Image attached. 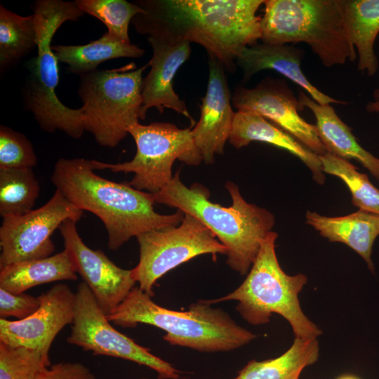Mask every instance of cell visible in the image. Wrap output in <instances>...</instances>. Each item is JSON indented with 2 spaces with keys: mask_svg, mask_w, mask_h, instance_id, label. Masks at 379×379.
Listing matches in <instances>:
<instances>
[{
  "mask_svg": "<svg viewBox=\"0 0 379 379\" xmlns=\"http://www.w3.org/2000/svg\"><path fill=\"white\" fill-rule=\"evenodd\" d=\"M265 0H142L143 12L132 20L136 32L170 42L185 41L202 46L230 72L237 59L261 39Z\"/></svg>",
  "mask_w": 379,
  "mask_h": 379,
  "instance_id": "cell-1",
  "label": "cell"
},
{
  "mask_svg": "<svg viewBox=\"0 0 379 379\" xmlns=\"http://www.w3.org/2000/svg\"><path fill=\"white\" fill-rule=\"evenodd\" d=\"M93 159H59L51 175L56 190L76 207L95 214L103 222L108 248L116 251L131 237L147 231L177 226L185 213L161 215L154 209L152 193L129 183L107 180L95 172Z\"/></svg>",
  "mask_w": 379,
  "mask_h": 379,
  "instance_id": "cell-2",
  "label": "cell"
},
{
  "mask_svg": "<svg viewBox=\"0 0 379 379\" xmlns=\"http://www.w3.org/2000/svg\"><path fill=\"white\" fill-rule=\"evenodd\" d=\"M225 187L232 205L224 207L209 200V192L201 185H185L176 172L171 182L152 194L155 203L187 213L204 224L227 250L226 263L241 275L247 274L267 234L275 224L274 215L266 208L248 203L239 187L227 182Z\"/></svg>",
  "mask_w": 379,
  "mask_h": 379,
  "instance_id": "cell-3",
  "label": "cell"
},
{
  "mask_svg": "<svg viewBox=\"0 0 379 379\" xmlns=\"http://www.w3.org/2000/svg\"><path fill=\"white\" fill-rule=\"evenodd\" d=\"M208 300L190 305L187 311L171 310L156 304L152 297L135 286L109 315L108 320L124 328L140 324L166 332L163 338L172 345L201 352H229L254 340L257 335L237 324L223 310Z\"/></svg>",
  "mask_w": 379,
  "mask_h": 379,
  "instance_id": "cell-4",
  "label": "cell"
},
{
  "mask_svg": "<svg viewBox=\"0 0 379 379\" xmlns=\"http://www.w3.org/2000/svg\"><path fill=\"white\" fill-rule=\"evenodd\" d=\"M264 5L262 43H305L326 67L357 59L345 24L343 0H265Z\"/></svg>",
  "mask_w": 379,
  "mask_h": 379,
  "instance_id": "cell-5",
  "label": "cell"
},
{
  "mask_svg": "<svg viewBox=\"0 0 379 379\" xmlns=\"http://www.w3.org/2000/svg\"><path fill=\"white\" fill-rule=\"evenodd\" d=\"M32 10L37 32V55L28 64L30 74L23 93L25 109L32 112L44 131L60 130L73 138H80L85 131L82 109L65 106L56 95L58 61L51 44L64 22L78 20L85 13L75 1L62 0H37Z\"/></svg>",
  "mask_w": 379,
  "mask_h": 379,
  "instance_id": "cell-6",
  "label": "cell"
},
{
  "mask_svg": "<svg viewBox=\"0 0 379 379\" xmlns=\"http://www.w3.org/2000/svg\"><path fill=\"white\" fill-rule=\"evenodd\" d=\"M277 237V233L272 231L265 238L239 287L223 297L208 301L211 304L237 301V311L254 326L265 324L273 314H279L288 321L295 338H317L322 332L304 314L298 298L307 277L301 273L288 275L282 270L275 251Z\"/></svg>",
  "mask_w": 379,
  "mask_h": 379,
  "instance_id": "cell-7",
  "label": "cell"
},
{
  "mask_svg": "<svg viewBox=\"0 0 379 379\" xmlns=\"http://www.w3.org/2000/svg\"><path fill=\"white\" fill-rule=\"evenodd\" d=\"M131 62L112 69H97L80 76L78 93L83 102L85 131L102 147H114L139 123L144 70Z\"/></svg>",
  "mask_w": 379,
  "mask_h": 379,
  "instance_id": "cell-8",
  "label": "cell"
},
{
  "mask_svg": "<svg viewBox=\"0 0 379 379\" xmlns=\"http://www.w3.org/2000/svg\"><path fill=\"white\" fill-rule=\"evenodd\" d=\"M128 132L136 145L131 161L108 164L94 160V165L95 170L133 173L128 183L138 190L154 194L165 187L173 179L172 166L176 159L192 166L203 161L190 128H179L166 122L138 123Z\"/></svg>",
  "mask_w": 379,
  "mask_h": 379,
  "instance_id": "cell-9",
  "label": "cell"
},
{
  "mask_svg": "<svg viewBox=\"0 0 379 379\" xmlns=\"http://www.w3.org/2000/svg\"><path fill=\"white\" fill-rule=\"evenodd\" d=\"M140 257L132 275L138 287L152 297L157 281L170 270L202 254H227V248L192 215L185 213L177 226L164 227L136 237Z\"/></svg>",
  "mask_w": 379,
  "mask_h": 379,
  "instance_id": "cell-10",
  "label": "cell"
},
{
  "mask_svg": "<svg viewBox=\"0 0 379 379\" xmlns=\"http://www.w3.org/2000/svg\"><path fill=\"white\" fill-rule=\"evenodd\" d=\"M75 296L74 321L67 338L69 344L95 355L120 358L145 366L156 371L159 379L180 377V372L171 364L115 329L84 281L78 285Z\"/></svg>",
  "mask_w": 379,
  "mask_h": 379,
  "instance_id": "cell-11",
  "label": "cell"
},
{
  "mask_svg": "<svg viewBox=\"0 0 379 379\" xmlns=\"http://www.w3.org/2000/svg\"><path fill=\"white\" fill-rule=\"evenodd\" d=\"M83 211L56 190L44 206L20 216L3 218L0 227V269L22 261L52 255L53 232L66 220L77 222Z\"/></svg>",
  "mask_w": 379,
  "mask_h": 379,
  "instance_id": "cell-12",
  "label": "cell"
},
{
  "mask_svg": "<svg viewBox=\"0 0 379 379\" xmlns=\"http://www.w3.org/2000/svg\"><path fill=\"white\" fill-rule=\"evenodd\" d=\"M232 105L237 111L264 117L319 156L326 153L315 125L300 116L298 112L305 108L284 79L268 77L252 88L237 87L232 93Z\"/></svg>",
  "mask_w": 379,
  "mask_h": 379,
  "instance_id": "cell-13",
  "label": "cell"
},
{
  "mask_svg": "<svg viewBox=\"0 0 379 379\" xmlns=\"http://www.w3.org/2000/svg\"><path fill=\"white\" fill-rule=\"evenodd\" d=\"M76 221L68 219L59 229L77 274L82 277L98 304L107 316L135 287L131 270L116 265L100 250L90 248L80 237Z\"/></svg>",
  "mask_w": 379,
  "mask_h": 379,
  "instance_id": "cell-14",
  "label": "cell"
},
{
  "mask_svg": "<svg viewBox=\"0 0 379 379\" xmlns=\"http://www.w3.org/2000/svg\"><path fill=\"white\" fill-rule=\"evenodd\" d=\"M39 297L40 307L27 318L14 321L0 319V342L36 350L49 357L57 335L73 323L76 296L67 285L58 284Z\"/></svg>",
  "mask_w": 379,
  "mask_h": 379,
  "instance_id": "cell-15",
  "label": "cell"
},
{
  "mask_svg": "<svg viewBox=\"0 0 379 379\" xmlns=\"http://www.w3.org/2000/svg\"><path fill=\"white\" fill-rule=\"evenodd\" d=\"M207 90L199 105L200 118L191 130L194 144L203 161L214 162L215 154H223L229 140L235 112L232 107L225 68L215 57L209 56Z\"/></svg>",
  "mask_w": 379,
  "mask_h": 379,
  "instance_id": "cell-16",
  "label": "cell"
},
{
  "mask_svg": "<svg viewBox=\"0 0 379 379\" xmlns=\"http://www.w3.org/2000/svg\"><path fill=\"white\" fill-rule=\"evenodd\" d=\"M153 54L149 62L150 70L143 78L140 119H144L147 110L156 107L159 113L168 108L193 120L186 107L173 90V79L179 68L189 59L190 43L185 41L170 42L166 40L148 37Z\"/></svg>",
  "mask_w": 379,
  "mask_h": 379,
  "instance_id": "cell-17",
  "label": "cell"
},
{
  "mask_svg": "<svg viewBox=\"0 0 379 379\" xmlns=\"http://www.w3.org/2000/svg\"><path fill=\"white\" fill-rule=\"evenodd\" d=\"M304 50L291 44L258 43L245 48L237 59L242 70L244 82L255 74L265 69L274 70L298 84L321 105L347 102L331 98L310 83L300 67Z\"/></svg>",
  "mask_w": 379,
  "mask_h": 379,
  "instance_id": "cell-18",
  "label": "cell"
},
{
  "mask_svg": "<svg viewBox=\"0 0 379 379\" xmlns=\"http://www.w3.org/2000/svg\"><path fill=\"white\" fill-rule=\"evenodd\" d=\"M230 143L239 149L253 141L272 145L298 157L310 170L313 180L319 185L326 180L319 155L293 135L264 117L252 112H235Z\"/></svg>",
  "mask_w": 379,
  "mask_h": 379,
  "instance_id": "cell-19",
  "label": "cell"
},
{
  "mask_svg": "<svg viewBox=\"0 0 379 379\" xmlns=\"http://www.w3.org/2000/svg\"><path fill=\"white\" fill-rule=\"evenodd\" d=\"M306 223L331 242L343 243L365 261L368 270L375 273L372 248L379 236V215L359 209L349 215L328 217L307 211Z\"/></svg>",
  "mask_w": 379,
  "mask_h": 379,
  "instance_id": "cell-20",
  "label": "cell"
},
{
  "mask_svg": "<svg viewBox=\"0 0 379 379\" xmlns=\"http://www.w3.org/2000/svg\"><path fill=\"white\" fill-rule=\"evenodd\" d=\"M301 105L310 109L316 119L318 136L326 152L346 160L354 159L379 180V158L363 148L331 105H321L302 91L298 98Z\"/></svg>",
  "mask_w": 379,
  "mask_h": 379,
  "instance_id": "cell-21",
  "label": "cell"
},
{
  "mask_svg": "<svg viewBox=\"0 0 379 379\" xmlns=\"http://www.w3.org/2000/svg\"><path fill=\"white\" fill-rule=\"evenodd\" d=\"M77 274L68 251L64 249L44 258L15 262L1 268L0 288L18 294L43 284L77 280Z\"/></svg>",
  "mask_w": 379,
  "mask_h": 379,
  "instance_id": "cell-22",
  "label": "cell"
},
{
  "mask_svg": "<svg viewBox=\"0 0 379 379\" xmlns=\"http://www.w3.org/2000/svg\"><path fill=\"white\" fill-rule=\"evenodd\" d=\"M349 38L357 51V69L373 77L378 68L374 43L379 33V0H343Z\"/></svg>",
  "mask_w": 379,
  "mask_h": 379,
  "instance_id": "cell-23",
  "label": "cell"
},
{
  "mask_svg": "<svg viewBox=\"0 0 379 379\" xmlns=\"http://www.w3.org/2000/svg\"><path fill=\"white\" fill-rule=\"evenodd\" d=\"M52 50L58 61L79 77L97 70L100 63L119 58H140L145 50L124 42L108 32L85 45H55Z\"/></svg>",
  "mask_w": 379,
  "mask_h": 379,
  "instance_id": "cell-24",
  "label": "cell"
},
{
  "mask_svg": "<svg viewBox=\"0 0 379 379\" xmlns=\"http://www.w3.org/2000/svg\"><path fill=\"white\" fill-rule=\"evenodd\" d=\"M317 338H295L281 355L263 361L251 360L233 379H299L302 370L319 358Z\"/></svg>",
  "mask_w": 379,
  "mask_h": 379,
  "instance_id": "cell-25",
  "label": "cell"
},
{
  "mask_svg": "<svg viewBox=\"0 0 379 379\" xmlns=\"http://www.w3.org/2000/svg\"><path fill=\"white\" fill-rule=\"evenodd\" d=\"M37 46L34 14L20 15L0 5V67L16 63Z\"/></svg>",
  "mask_w": 379,
  "mask_h": 379,
  "instance_id": "cell-26",
  "label": "cell"
},
{
  "mask_svg": "<svg viewBox=\"0 0 379 379\" xmlns=\"http://www.w3.org/2000/svg\"><path fill=\"white\" fill-rule=\"evenodd\" d=\"M39 185L32 168H0V214L4 218L32 211Z\"/></svg>",
  "mask_w": 379,
  "mask_h": 379,
  "instance_id": "cell-27",
  "label": "cell"
},
{
  "mask_svg": "<svg viewBox=\"0 0 379 379\" xmlns=\"http://www.w3.org/2000/svg\"><path fill=\"white\" fill-rule=\"evenodd\" d=\"M324 173L335 175L347 186L352 204L359 209L379 215V189L349 160L325 153L319 156Z\"/></svg>",
  "mask_w": 379,
  "mask_h": 379,
  "instance_id": "cell-28",
  "label": "cell"
},
{
  "mask_svg": "<svg viewBox=\"0 0 379 379\" xmlns=\"http://www.w3.org/2000/svg\"><path fill=\"white\" fill-rule=\"evenodd\" d=\"M84 13L100 20L107 32L120 40L131 43L128 36L130 22L143 10L136 4L125 0H76Z\"/></svg>",
  "mask_w": 379,
  "mask_h": 379,
  "instance_id": "cell-29",
  "label": "cell"
},
{
  "mask_svg": "<svg viewBox=\"0 0 379 379\" xmlns=\"http://www.w3.org/2000/svg\"><path fill=\"white\" fill-rule=\"evenodd\" d=\"M50 366L49 357L38 350L0 342V379H34Z\"/></svg>",
  "mask_w": 379,
  "mask_h": 379,
  "instance_id": "cell-30",
  "label": "cell"
},
{
  "mask_svg": "<svg viewBox=\"0 0 379 379\" xmlns=\"http://www.w3.org/2000/svg\"><path fill=\"white\" fill-rule=\"evenodd\" d=\"M36 162L34 147L27 137L1 125L0 168H32Z\"/></svg>",
  "mask_w": 379,
  "mask_h": 379,
  "instance_id": "cell-31",
  "label": "cell"
},
{
  "mask_svg": "<svg viewBox=\"0 0 379 379\" xmlns=\"http://www.w3.org/2000/svg\"><path fill=\"white\" fill-rule=\"evenodd\" d=\"M39 296L27 293H12L0 288V317L6 319L13 317L16 320H22L34 314L40 307Z\"/></svg>",
  "mask_w": 379,
  "mask_h": 379,
  "instance_id": "cell-32",
  "label": "cell"
},
{
  "mask_svg": "<svg viewBox=\"0 0 379 379\" xmlns=\"http://www.w3.org/2000/svg\"><path fill=\"white\" fill-rule=\"evenodd\" d=\"M34 379H95V377L81 363L62 362L43 368Z\"/></svg>",
  "mask_w": 379,
  "mask_h": 379,
  "instance_id": "cell-33",
  "label": "cell"
},
{
  "mask_svg": "<svg viewBox=\"0 0 379 379\" xmlns=\"http://www.w3.org/2000/svg\"><path fill=\"white\" fill-rule=\"evenodd\" d=\"M366 110L370 113H379V100L368 102Z\"/></svg>",
  "mask_w": 379,
  "mask_h": 379,
  "instance_id": "cell-34",
  "label": "cell"
},
{
  "mask_svg": "<svg viewBox=\"0 0 379 379\" xmlns=\"http://www.w3.org/2000/svg\"><path fill=\"white\" fill-rule=\"evenodd\" d=\"M336 379H360V378L354 375L346 374V375H342L339 376L338 378H337Z\"/></svg>",
  "mask_w": 379,
  "mask_h": 379,
  "instance_id": "cell-35",
  "label": "cell"
},
{
  "mask_svg": "<svg viewBox=\"0 0 379 379\" xmlns=\"http://www.w3.org/2000/svg\"><path fill=\"white\" fill-rule=\"evenodd\" d=\"M373 96L374 98V100H379V86L375 89L373 93Z\"/></svg>",
  "mask_w": 379,
  "mask_h": 379,
  "instance_id": "cell-36",
  "label": "cell"
},
{
  "mask_svg": "<svg viewBox=\"0 0 379 379\" xmlns=\"http://www.w3.org/2000/svg\"><path fill=\"white\" fill-rule=\"evenodd\" d=\"M140 379H148V378H140Z\"/></svg>",
  "mask_w": 379,
  "mask_h": 379,
  "instance_id": "cell-37",
  "label": "cell"
}]
</instances>
